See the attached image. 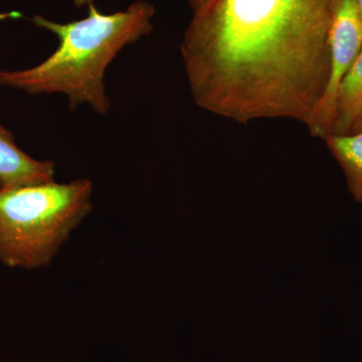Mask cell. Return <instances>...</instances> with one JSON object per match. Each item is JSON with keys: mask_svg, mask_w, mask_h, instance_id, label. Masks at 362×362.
I'll list each match as a JSON object with an SVG mask.
<instances>
[{"mask_svg": "<svg viewBox=\"0 0 362 362\" xmlns=\"http://www.w3.org/2000/svg\"><path fill=\"white\" fill-rule=\"evenodd\" d=\"M341 0H211L194 11L180 54L195 105L239 124L307 128L330 71Z\"/></svg>", "mask_w": 362, "mask_h": 362, "instance_id": "1", "label": "cell"}, {"mask_svg": "<svg viewBox=\"0 0 362 362\" xmlns=\"http://www.w3.org/2000/svg\"><path fill=\"white\" fill-rule=\"evenodd\" d=\"M78 1L89 8L80 21L62 23L33 16L35 25L56 35L58 47L32 68L0 70V86L30 96L65 95L71 110L85 105L104 116L112 107L107 70L126 47L152 33L156 9L146 0H136L124 11L107 14L93 0Z\"/></svg>", "mask_w": 362, "mask_h": 362, "instance_id": "2", "label": "cell"}, {"mask_svg": "<svg viewBox=\"0 0 362 362\" xmlns=\"http://www.w3.org/2000/svg\"><path fill=\"white\" fill-rule=\"evenodd\" d=\"M88 178L0 188V263L37 270L57 255L93 209Z\"/></svg>", "mask_w": 362, "mask_h": 362, "instance_id": "3", "label": "cell"}, {"mask_svg": "<svg viewBox=\"0 0 362 362\" xmlns=\"http://www.w3.org/2000/svg\"><path fill=\"white\" fill-rule=\"evenodd\" d=\"M361 47L362 18L357 0H341L330 32L329 78L308 127L313 137L325 139L332 134L340 87L356 63Z\"/></svg>", "mask_w": 362, "mask_h": 362, "instance_id": "4", "label": "cell"}, {"mask_svg": "<svg viewBox=\"0 0 362 362\" xmlns=\"http://www.w3.org/2000/svg\"><path fill=\"white\" fill-rule=\"evenodd\" d=\"M56 164L37 160L18 148L11 131L0 124V180L4 188L52 182Z\"/></svg>", "mask_w": 362, "mask_h": 362, "instance_id": "5", "label": "cell"}, {"mask_svg": "<svg viewBox=\"0 0 362 362\" xmlns=\"http://www.w3.org/2000/svg\"><path fill=\"white\" fill-rule=\"evenodd\" d=\"M361 130L362 47L356 63L340 87L337 98V116L331 135H350Z\"/></svg>", "mask_w": 362, "mask_h": 362, "instance_id": "6", "label": "cell"}, {"mask_svg": "<svg viewBox=\"0 0 362 362\" xmlns=\"http://www.w3.org/2000/svg\"><path fill=\"white\" fill-rule=\"evenodd\" d=\"M324 140L344 171L354 201L362 202V130L350 135H330Z\"/></svg>", "mask_w": 362, "mask_h": 362, "instance_id": "7", "label": "cell"}, {"mask_svg": "<svg viewBox=\"0 0 362 362\" xmlns=\"http://www.w3.org/2000/svg\"><path fill=\"white\" fill-rule=\"evenodd\" d=\"M21 13L18 11H7V13H0V21L11 20V18H21Z\"/></svg>", "mask_w": 362, "mask_h": 362, "instance_id": "8", "label": "cell"}, {"mask_svg": "<svg viewBox=\"0 0 362 362\" xmlns=\"http://www.w3.org/2000/svg\"><path fill=\"white\" fill-rule=\"evenodd\" d=\"M188 1H189L192 11H195L206 6V4H209L211 0H188Z\"/></svg>", "mask_w": 362, "mask_h": 362, "instance_id": "9", "label": "cell"}, {"mask_svg": "<svg viewBox=\"0 0 362 362\" xmlns=\"http://www.w3.org/2000/svg\"><path fill=\"white\" fill-rule=\"evenodd\" d=\"M357 4H358L359 13H361L362 18V0H357Z\"/></svg>", "mask_w": 362, "mask_h": 362, "instance_id": "10", "label": "cell"}, {"mask_svg": "<svg viewBox=\"0 0 362 362\" xmlns=\"http://www.w3.org/2000/svg\"><path fill=\"white\" fill-rule=\"evenodd\" d=\"M2 187V183H1V180H0V188H1Z\"/></svg>", "mask_w": 362, "mask_h": 362, "instance_id": "11", "label": "cell"}]
</instances>
